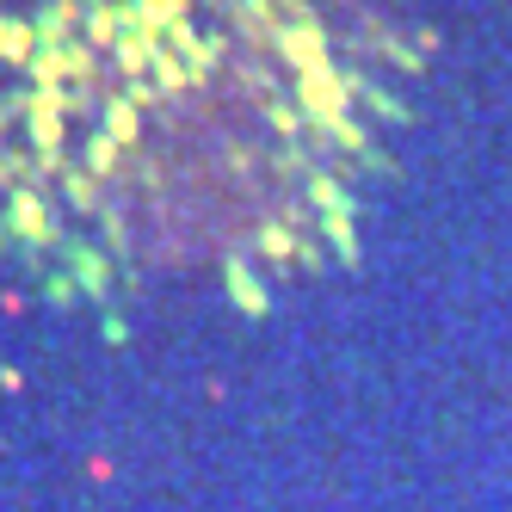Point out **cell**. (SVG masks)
<instances>
[{
  "mask_svg": "<svg viewBox=\"0 0 512 512\" xmlns=\"http://www.w3.org/2000/svg\"><path fill=\"white\" fill-rule=\"evenodd\" d=\"M389 118L352 0H0V247L68 290H266L352 241Z\"/></svg>",
  "mask_w": 512,
  "mask_h": 512,
  "instance_id": "1",
  "label": "cell"
}]
</instances>
